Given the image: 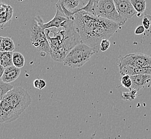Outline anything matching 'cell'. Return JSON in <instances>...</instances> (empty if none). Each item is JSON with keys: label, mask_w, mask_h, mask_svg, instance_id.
I'll use <instances>...</instances> for the list:
<instances>
[{"label": "cell", "mask_w": 151, "mask_h": 139, "mask_svg": "<svg viewBox=\"0 0 151 139\" xmlns=\"http://www.w3.org/2000/svg\"><path fill=\"white\" fill-rule=\"evenodd\" d=\"M15 48L14 41L9 37H0V51L2 52H12Z\"/></svg>", "instance_id": "14"}, {"label": "cell", "mask_w": 151, "mask_h": 139, "mask_svg": "<svg viewBox=\"0 0 151 139\" xmlns=\"http://www.w3.org/2000/svg\"><path fill=\"white\" fill-rule=\"evenodd\" d=\"M5 68L4 67H2V65H0V77L1 78L2 77V75L4 74V72L5 71Z\"/></svg>", "instance_id": "27"}, {"label": "cell", "mask_w": 151, "mask_h": 139, "mask_svg": "<svg viewBox=\"0 0 151 139\" xmlns=\"http://www.w3.org/2000/svg\"><path fill=\"white\" fill-rule=\"evenodd\" d=\"M138 75H151V67H146L143 68H134L132 76Z\"/></svg>", "instance_id": "19"}, {"label": "cell", "mask_w": 151, "mask_h": 139, "mask_svg": "<svg viewBox=\"0 0 151 139\" xmlns=\"http://www.w3.org/2000/svg\"><path fill=\"white\" fill-rule=\"evenodd\" d=\"M90 0H59L57 4L60 6L64 14L70 19L79 12L83 11Z\"/></svg>", "instance_id": "8"}, {"label": "cell", "mask_w": 151, "mask_h": 139, "mask_svg": "<svg viewBox=\"0 0 151 139\" xmlns=\"http://www.w3.org/2000/svg\"><path fill=\"white\" fill-rule=\"evenodd\" d=\"M98 52L84 44H79L73 48L65 58L63 64L71 68L83 67L90 61L93 55Z\"/></svg>", "instance_id": "4"}, {"label": "cell", "mask_w": 151, "mask_h": 139, "mask_svg": "<svg viewBox=\"0 0 151 139\" xmlns=\"http://www.w3.org/2000/svg\"><path fill=\"white\" fill-rule=\"evenodd\" d=\"M131 4L137 14H142L145 11L146 2L145 0H130Z\"/></svg>", "instance_id": "17"}, {"label": "cell", "mask_w": 151, "mask_h": 139, "mask_svg": "<svg viewBox=\"0 0 151 139\" xmlns=\"http://www.w3.org/2000/svg\"><path fill=\"white\" fill-rule=\"evenodd\" d=\"M17 1H19V2H23V1H24V0H17Z\"/></svg>", "instance_id": "28"}, {"label": "cell", "mask_w": 151, "mask_h": 139, "mask_svg": "<svg viewBox=\"0 0 151 139\" xmlns=\"http://www.w3.org/2000/svg\"><path fill=\"white\" fill-rule=\"evenodd\" d=\"M0 122L10 123L17 119L31 104V97L23 87L14 88L0 100Z\"/></svg>", "instance_id": "3"}, {"label": "cell", "mask_w": 151, "mask_h": 139, "mask_svg": "<svg viewBox=\"0 0 151 139\" xmlns=\"http://www.w3.org/2000/svg\"><path fill=\"white\" fill-rule=\"evenodd\" d=\"M21 69L14 65L6 67L2 77L1 78L2 81L6 83H11L15 81L20 75Z\"/></svg>", "instance_id": "13"}, {"label": "cell", "mask_w": 151, "mask_h": 139, "mask_svg": "<svg viewBox=\"0 0 151 139\" xmlns=\"http://www.w3.org/2000/svg\"><path fill=\"white\" fill-rule=\"evenodd\" d=\"M12 62L15 67L21 69L24 66L25 60L23 55L20 52H14L13 53Z\"/></svg>", "instance_id": "16"}, {"label": "cell", "mask_w": 151, "mask_h": 139, "mask_svg": "<svg viewBox=\"0 0 151 139\" xmlns=\"http://www.w3.org/2000/svg\"><path fill=\"white\" fill-rule=\"evenodd\" d=\"M111 46V42L108 39H105L102 41L100 45V49L102 52L107 51Z\"/></svg>", "instance_id": "22"}, {"label": "cell", "mask_w": 151, "mask_h": 139, "mask_svg": "<svg viewBox=\"0 0 151 139\" xmlns=\"http://www.w3.org/2000/svg\"><path fill=\"white\" fill-rule=\"evenodd\" d=\"M93 15L113 21L121 26L126 23V21L119 14L114 0H98L94 8Z\"/></svg>", "instance_id": "5"}, {"label": "cell", "mask_w": 151, "mask_h": 139, "mask_svg": "<svg viewBox=\"0 0 151 139\" xmlns=\"http://www.w3.org/2000/svg\"><path fill=\"white\" fill-rule=\"evenodd\" d=\"M46 86V83L45 80L43 79H39V90H42L44 89L45 87Z\"/></svg>", "instance_id": "25"}, {"label": "cell", "mask_w": 151, "mask_h": 139, "mask_svg": "<svg viewBox=\"0 0 151 139\" xmlns=\"http://www.w3.org/2000/svg\"><path fill=\"white\" fill-rule=\"evenodd\" d=\"M33 85L35 88H38L39 87V79H36L33 82Z\"/></svg>", "instance_id": "26"}, {"label": "cell", "mask_w": 151, "mask_h": 139, "mask_svg": "<svg viewBox=\"0 0 151 139\" xmlns=\"http://www.w3.org/2000/svg\"><path fill=\"white\" fill-rule=\"evenodd\" d=\"M145 28L143 25H140L137 27L134 31V34L136 35L142 34L145 31Z\"/></svg>", "instance_id": "24"}, {"label": "cell", "mask_w": 151, "mask_h": 139, "mask_svg": "<svg viewBox=\"0 0 151 139\" xmlns=\"http://www.w3.org/2000/svg\"><path fill=\"white\" fill-rule=\"evenodd\" d=\"M121 85L123 87L127 89H130L132 86V81H131L130 76L129 75H122L121 78Z\"/></svg>", "instance_id": "21"}, {"label": "cell", "mask_w": 151, "mask_h": 139, "mask_svg": "<svg viewBox=\"0 0 151 139\" xmlns=\"http://www.w3.org/2000/svg\"><path fill=\"white\" fill-rule=\"evenodd\" d=\"M132 86L130 90H135L139 91L145 87L151 80V75H138L130 76Z\"/></svg>", "instance_id": "12"}, {"label": "cell", "mask_w": 151, "mask_h": 139, "mask_svg": "<svg viewBox=\"0 0 151 139\" xmlns=\"http://www.w3.org/2000/svg\"><path fill=\"white\" fill-rule=\"evenodd\" d=\"M56 12L55 16L52 20H50L48 23H44L42 19L41 18L40 21L41 25L45 30L50 28H58L65 21L70 19L64 14V12L61 9L60 6L58 4H56Z\"/></svg>", "instance_id": "10"}, {"label": "cell", "mask_w": 151, "mask_h": 139, "mask_svg": "<svg viewBox=\"0 0 151 139\" xmlns=\"http://www.w3.org/2000/svg\"><path fill=\"white\" fill-rule=\"evenodd\" d=\"M45 32L50 48V56L57 62H63L70 51L81 43L73 19L65 21L58 28H50Z\"/></svg>", "instance_id": "2"}, {"label": "cell", "mask_w": 151, "mask_h": 139, "mask_svg": "<svg viewBox=\"0 0 151 139\" xmlns=\"http://www.w3.org/2000/svg\"><path fill=\"white\" fill-rule=\"evenodd\" d=\"M129 66L134 68L151 67V57L142 53L125 55L119 58V67Z\"/></svg>", "instance_id": "7"}, {"label": "cell", "mask_w": 151, "mask_h": 139, "mask_svg": "<svg viewBox=\"0 0 151 139\" xmlns=\"http://www.w3.org/2000/svg\"><path fill=\"white\" fill-rule=\"evenodd\" d=\"M81 43L99 51L102 41L109 39L121 26L113 21L81 11L73 17Z\"/></svg>", "instance_id": "1"}, {"label": "cell", "mask_w": 151, "mask_h": 139, "mask_svg": "<svg viewBox=\"0 0 151 139\" xmlns=\"http://www.w3.org/2000/svg\"><path fill=\"white\" fill-rule=\"evenodd\" d=\"M13 53L12 52H0V63L1 65L5 69L14 65L12 62Z\"/></svg>", "instance_id": "15"}, {"label": "cell", "mask_w": 151, "mask_h": 139, "mask_svg": "<svg viewBox=\"0 0 151 139\" xmlns=\"http://www.w3.org/2000/svg\"><path fill=\"white\" fill-rule=\"evenodd\" d=\"M14 15V9L12 6L1 2L0 24L1 29L9 26Z\"/></svg>", "instance_id": "11"}, {"label": "cell", "mask_w": 151, "mask_h": 139, "mask_svg": "<svg viewBox=\"0 0 151 139\" xmlns=\"http://www.w3.org/2000/svg\"><path fill=\"white\" fill-rule=\"evenodd\" d=\"M137 92L138 91H137L136 90H130L129 92H125L122 94V99L124 100L131 101L136 97Z\"/></svg>", "instance_id": "20"}, {"label": "cell", "mask_w": 151, "mask_h": 139, "mask_svg": "<svg viewBox=\"0 0 151 139\" xmlns=\"http://www.w3.org/2000/svg\"><path fill=\"white\" fill-rule=\"evenodd\" d=\"M41 18L39 16L35 17V23L32 27L31 34V41L33 46L35 47L38 51L50 55L51 50L50 44L45 29L41 25Z\"/></svg>", "instance_id": "6"}, {"label": "cell", "mask_w": 151, "mask_h": 139, "mask_svg": "<svg viewBox=\"0 0 151 139\" xmlns=\"http://www.w3.org/2000/svg\"><path fill=\"white\" fill-rule=\"evenodd\" d=\"M151 16L149 15L145 16L143 18L142 25L146 29H148L151 25Z\"/></svg>", "instance_id": "23"}, {"label": "cell", "mask_w": 151, "mask_h": 139, "mask_svg": "<svg viewBox=\"0 0 151 139\" xmlns=\"http://www.w3.org/2000/svg\"><path fill=\"white\" fill-rule=\"evenodd\" d=\"M14 88V86L9 83H6L1 80L0 81V100L3 98V96L6 95L12 90Z\"/></svg>", "instance_id": "18"}, {"label": "cell", "mask_w": 151, "mask_h": 139, "mask_svg": "<svg viewBox=\"0 0 151 139\" xmlns=\"http://www.w3.org/2000/svg\"><path fill=\"white\" fill-rule=\"evenodd\" d=\"M116 10L121 17L126 21L137 14L130 0H114Z\"/></svg>", "instance_id": "9"}]
</instances>
